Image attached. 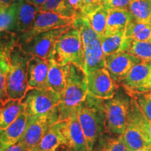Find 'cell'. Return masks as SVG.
Segmentation results:
<instances>
[{
  "instance_id": "29",
  "label": "cell",
  "mask_w": 151,
  "mask_h": 151,
  "mask_svg": "<svg viewBox=\"0 0 151 151\" xmlns=\"http://www.w3.org/2000/svg\"><path fill=\"white\" fill-rule=\"evenodd\" d=\"M109 10L100 6L86 16L90 25L100 37L104 35Z\"/></svg>"
},
{
  "instance_id": "39",
  "label": "cell",
  "mask_w": 151,
  "mask_h": 151,
  "mask_svg": "<svg viewBox=\"0 0 151 151\" xmlns=\"http://www.w3.org/2000/svg\"><path fill=\"white\" fill-rule=\"evenodd\" d=\"M14 0H0V7L6 8L14 3Z\"/></svg>"
},
{
  "instance_id": "18",
  "label": "cell",
  "mask_w": 151,
  "mask_h": 151,
  "mask_svg": "<svg viewBox=\"0 0 151 151\" xmlns=\"http://www.w3.org/2000/svg\"><path fill=\"white\" fill-rule=\"evenodd\" d=\"M151 82V62L141 61L134 66L119 86L127 91L146 86Z\"/></svg>"
},
{
  "instance_id": "36",
  "label": "cell",
  "mask_w": 151,
  "mask_h": 151,
  "mask_svg": "<svg viewBox=\"0 0 151 151\" xmlns=\"http://www.w3.org/2000/svg\"><path fill=\"white\" fill-rule=\"evenodd\" d=\"M5 151H25L24 146L20 142H18L12 145V146L9 147Z\"/></svg>"
},
{
  "instance_id": "5",
  "label": "cell",
  "mask_w": 151,
  "mask_h": 151,
  "mask_svg": "<svg viewBox=\"0 0 151 151\" xmlns=\"http://www.w3.org/2000/svg\"><path fill=\"white\" fill-rule=\"evenodd\" d=\"M32 57L17 43L11 55L7 93L10 99L22 100L29 90L27 83L28 62Z\"/></svg>"
},
{
  "instance_id": "27",
  "label": "cell",
  "mask_w": 151,
  "mask_h": 151,
  "mask_svg": "<svg viewBox=\"0 0 151 151\" xmlns=\"http://www.w3.org/2000/svg\"><path fill=\"white\" fill-rule=\"evenodd\" d=\"M127 9L133 20L143 23H151V0H134Z\"/></svg>"
},
{
  "instance_id": "35",
  "label": "cell",
  "mask_w": 151,
  "mask_h": 151,
  "mask_svg": "<svg viewBox=\"0 0 151 151\" xmlns=\"http://www.w3.org/2000/svg\"><path fill=\"white\" fill-rule=\"evenodd\" d=\"M69 2L75 9V10L77 11V14L78 15L81 8H82L83 0H69ZM78 15H77V16H78Z\"/></svg>"
},
{
  "instance_id": "6",
  "label": "cell",
  "mask_w": 151,
  "mask_h": 151,
  "mask_svg": "<svg viewBox=\"0 0 151 151\" xmlns=\"http://www.w3.org/2000/svg\"><path fill=\"white\" fill-rule=\"evenodd\" d=\"M106 111V132L122 135L127 123L131 95L120 86L112 98L104 100Z\"/></svg>"
},
{
  "instance_id": "16",
  "label": "cell",
  "mask_w": 151,
  "mask_h": 151,
  "mask_svg": "<svg viewBox=\"0 0 151 151\" xmlns=\"http://www.w3.org/2000/svg\"><path fill=\"white\" fill-rule=\"evenodd\" d=\"M49 69V60L37 56H32L28 62L27 83L29 89L48 88L47 77Z\"/></svg>"
},
{
  "instance_id": "7",
  "label": "cell",
  "mask_w": 151,
  "mask_h": 151,
  "mask_svg": "<svg viewBox=\"0 0 151 151\" xmlns=\"http://www.w3.org/2000/svg\"><path fill=\"white\" fill-rule=\"evenodd\" d=\"M122 138L127 151H134L143 147L151 146L149 136V120L141 112L132 97L127 123Z\"/></svg>"
},
{
  "instance_id": "21",
  "label": "cell",
  "mask_w": 151,
  "mask_h": 151,
  "mask_svg": "<svg viewBox=\"0 0 151 151\" xmlns=\"http://www.w3.org/2000/svg\"><path fill=\"white\" fill-rule=\"evenodd\" d=\"M27 115L22 113L8 127L0 130V141L8 147L18 143L25 129Z\"/></svg>"
},
{
  "instance_id": "15",
  "label": "cell",
  "mask_w": 151,
  "mask_h": 151,
  "mask_svg": "<svg viewBox=\"0 0 151 151\" xmlns=\"http://www.w3.org/2000/svg\"><path fill=\"white\" fill-rule=\"evenodd\" d=\"M142 60L127 52H119L106 56L105 68L113 81L119 85L133 68Z\"/></svg>"
},
{
  "instance_id": "24",
  "label": "cell",
  "mask_w": 151,
  "mask_h": 151,
  "mask_svg": "<svg viewBox=\"0 0 151 151\" xmlns=\"http://www.w3.org/2000/svg\"><path fill=\"white\" fill-rule=\"evenodd\" d=\"M62 145H65V139L58 122L49 129L39 143L32 149L38 151H57Z\"/></svg>"
},
{
  "instance_id": "33",
  "label": "cell",
  "mask_w": 151,
  "mask_h": 151,
  "mask_svg": "<svg viewBox=\"0 0 151 151\" xmlns=\"http://www.w3.org/2000/svg\"><path fill=\"white\" fill-rule=\"evenodd\" d=\"M134 0H101V5L107 10L113 9H127Z\"/></svg>"
},
{
  "instance_id": "37",
  "label": "cell",
  "mask_w": 151,
  "mask_h": 151,
  "mask_svg": "<svg viewBox=\"0 0 151 151\" xmlns=\"http://www.w3.org/2000/svg\"><path fill=\"white\" fill-rule=\"evenodd\" d=\"M126 91H127V90H126ZM127 92H151V82L148 85H146V86L140 87V88H136L134 90H130V91H127Z\"/></svg>"
},
{
  "instance_id": "22",
  "label": "cell",
  "mask_w": 151,
  "mask_h": 151,
  "mask_svg": "<svg viewBox=\"0 0 151 151\" xmlns=\"http://www.w3.org/2000/svg\"><path fill=\"white\" fill-rule=\"evenodd\" d=\"M132 41V39L124 37V32L101 37V46L105 56L119 52H126Z\"/></svg>"
},
{
  "instance_id": "42",
  "label": "cell",
  "mask_w": 151,
  "mask_h": 151,
  "mask_svg": "<svg viewBox=\"0 0 151 151\" xmlns=\"http://www.w3.org/2000/svg\"><path fill=\"white\" fill-rule=\"evenodd\" d=\"M149 136L151 141V121H149Z\"/></svg>"
},
{
  "instance_id": "28",
  "label": "cell",
  "mask_w": 151,
  "mask_h": 151,
  "mask_svg": "<svg viewBox=\"0 0 151 151\" xmlns=\"http://www.w3.org/2000/svg\"><path fill=\"white\" fill-rule=\"evenodd\" d=\"M41 10L50 11L63 17L73 19L78 15L77 11L69 2V0H46Z\"/></svg>"
},
{
  "instance_id": "11",
  "label": "cell",
  "mask_w": 151,
  "mask_h": 151,
  "mask_svg": "<svg viewBox=\"0 0 151 151\" xmlns=\"http://www.w3.org/2000/svg\"><path fill=\"white\" fill-rule=\"evenodd\" d=\"M65 146L71 151H89L76 110L65 120L58 121Z\"/></svg>"
},
{
  "instance_id": "2",
  "label": "cell",
  "mask_w": 151,
  "mask_h": 151,
  "mask_svg": "<svg viewBox=\"0 0 151 151\" xmlns=\"http://www.w3.org/2000/svg\"><path fill=\"white\" fill-rule=\"evenodd\" d=\"M88 93L87 74L84 69L74 64H69L67 85L60 95V100L58 106L60 112L59 121L65 120L83 101Z\"/></svg>"
},
{
  "instance_id": "30",
  "label": "cell",
  "mask_w": 151,
  "mask_h": 151,
  "mask_svg": "<svg viewBox=\"0 0 151 151\" xmlns=\"http://www.w3.org/2000/svg\"><path fill=\"white\" fill-rule=\"evenodd\" d=\"M16 28V6L14 3L6 8L0 7V34L9 32Z\"/></svg>"
},
{
  "instance_id": "8",
  "label": "cell",
  "mask_w": 151,
  "mask_h": 151,
  "mask_svg": "<svg viewBox=\"0 0 151 151\" xmlns=\"http://www.w3.org/2000/svg\"><path fill=\"white\" fill-rule=\"evenodd\" d=\"M60 120L58 106L55 107L44 114L27 116L25 129L19 140L25 151H29L37 146L45 134L53 124Z\"/></svg>"
},
{
  "instance_id": "23",
  "label": "cell",
  "mask_w": 151,
  "mask_h": 151,
  "mask_svg": "<svg viewBox=\"0 0 151 151\" xmlns=\"http://www.w3.org/2000/svg\"><path fill=\"white\" fill-rule=\"evenodd\" d=\"M24 111L25 107L22 100L10 99L0 107V130L8 127Z\"/></svg>"
},
{
  "instance_id": "40",
  "label": "cell",
  "mask_w": 151,
  "mask_h": 151,
  "mask_svg": "<svg viewBox=\"0 0 151 151\" xmlns=\"http://www.w3.org/2000/svg\"><path fill=\"white\" fill-rule=\"evenodd\" d=\"M57 151H71V150H69V149L65 145H62V146H60V148L58 149V150Z\"/></svg>"
},
{
  "instance_id": "10",
  "label": "cell",
  "mask_w": 151,
  "mask_h": 151,
  "mask_svg": "<svg viewBox=\"0 0 151 151\" xmlns=\"http://www.w3.org/2000/svg\"><path fill=\"white\" fill-rule=\"evenodd\" d=\"M74 19L66 18L50 11H40L36 17L32 27L18 38L20 45L25 44L39 34L72 24Z\"/></svg>"
},
{
  "instance_id": "20",
  "label": "cell",
  "mask_w": 151,
  "mask_h": 151,
  "mask_svg": "<svg viewBox=\"0 0 151 151\" xmlns=\"http://www.w3.org/2000/svg\"><path fill=\"white\" fill-rule=\"evenodd\" d=\"M133 20L127 9H113L109 10L104 35H112L125 31L127 24Z\"/></svg>"
},
{
  "instance_id": "14",
  "label": "cell",
  "mask_w": 151,
  "mask_h": 151,
  "mask_svg": "<svg viewBox=\"0 0 151 151\" xmlns=\"http://www.w3.org/2000/svg\"><path fill=\"white\" fill-rule=\"evenodd\" d=\"M87 83L88 93L104 100L112 98L120 87L106 68L88 73Z\"/></svg>"
},
{
  "instance_id": "26",
  "label": "cell",
  "mask_w": 151,
  "mask_h": 151,
  "mask_svg": "<svg viewBox=\"0 0 151 151\" xmlns=\"http://www.w3.org/2000/svg\"><path fill=\"white\" fill-rule=\"evenodd\" d=\"M124 37L136 41L151 42V23L132 20L126 27Z\"/></svg>"
},
{
  "instance_id": "45",
  "label": "cell",
  "mask_w": 151,
  "mask_h": 151,
  "mask_svg": "<svg viewBox=\"0 0 151 151\" xmlns=\"http://www.w3.org/2000/svg\"><path fill=\"white\" fill-rule=\"evenodd\" d=\"M150 151H151V148H150Z\"/></svg>"
},
{
  "instance_id": "43",
  "label": "cell",
  "mask_w": 151,
  "mask_h": 151,
  "mask_svg": "<svg viewBox=\"0 0 151 151\" xmlns=\"http://www.w3.org/2000/svg\"><path fill=\"white\" fill-rule=\"evenodd\" d=\"M3 146H6V145L3 144V143H1V141H0V148H1V147H3ZM7 147H8V146H7Z\"/></svg>"
},
{
  "instance_id": "17",
  "label": "cell",
  "mask_w": 151,
  "mask_h": 151,
  "mask_svg": "<svg viewBox=\"0 0 151 151\" xmlns=\"http://www.w3.org/2000/svg\"><path fill=\"white\" fill-rule=\"evenodd\" d=\"M16 6V33L23 34L32 27L36 17L41 9L28 1V0H14Z\"/></svg>"
},
{
  "instance_id": "3",
  "label": "cell",
  "mask_w": 151,
  "mask_h": 151,
  "mask_svg": "<svg viewBox=\"0 0 151 151\" xmlns=\"http://www.w3.org/2000/svg\"><path fill=\"white\" fill-rule=\"evenodd\" d=\"M72 25L79 30L84 50V71L88 73L105 68L106 56L101 37L92 29L86 17H76Z\"/></svg>"
},
{
  "instance_id": "1",
  "label": "cell",
  "mask_w": 151,
  "mask_h": 151,
  "mask_svg": "<svg viewBox=\"0 0 151 151\" xmlns=\"http://www.w3.org/2000/svg\"><path fill=\"white\" fill-rule=\"evenodd\" d=\"M76 112L86 137L89 151H92L99 137L106 132V111L104 99L88 93L76 107Z\"/></svg>"
},
{
  "instance_id": "41",
  "label": "cell",
  "mask_w": 151,
  "mask_h": 151,
  "mask_svg": "<svg viewBox=\"0 0 151 151\" xmlns=\"http://www.w3.org/2000/svg\"><path fill=\"white\" fill-rule=\"evenodd\" d=\"M151 146H147V147H143V148L137 149V150H134V151H150Z\"/></svg>"
},
{
  "instance_id": "38",
  "label": "cell",
  "mask_w": 151,
  "mask_h": 151,
  "mask_svg": "<svg viewBox=\"0 0 151 151\" xmlns=\"http://www.w3.org/2000/svg\"><path fill=\"white\" fill-rule=\"evenodd\" d=\"M28 1L41 9V7L46 3V0H28Z\"/></svg>"
},
{
  "instance_id": "13",
  "label": "cell",
  "mask_w": 151,
  "mask_h": 151,
  "mask_svg": "<svg viewBox=\"0 0 151 151\" xmlns=\"http://www.w3.org/2000/svg\"><path fill=\"white\" fill-rule=\"evenodd\" d=\"M18 39L13 33L0 37V107L10 100L7 93V84L11 67V55L13 48L18 43Z\"/></svg>"
},
{
  "instance_id": "31",
  "label": "cell",
  "mask_w": 151,
  "mask_h": 151,
  "mask_svg": "<svg viewBox=\"0 0 151 151\" xmlns=\"http://www.w3.org/2000/svg\"><path fill=\"white\" fill-rule=\"evenodd\" d=\"M127 52L146 62H151V42L139 41L132 39Z\"/></svg>"
},
{
  "instance_id": "32",
  "label": "cell",
  "mask_w": 151,
  "mask_h": 151,
  "mask_svg": "<svg viewBox=\"0 0 151 151\" xmlns=\"http://www.w3.org/2000/svg\"><path fill=\"white\" fill-rule=\"evenodd\" d=\"M127 92L134 99L143 114L149 121H151V92Z\"/></svg>"
},
{
  "instance_id": "4",
  "label": "cell",
  "mask_w": 151,
  "mask_h": 151,
  "mask_svg": "<svg viewBox=\"0 0 151 151\" xmlns=\"http://www.w3.org/2000/svg\"><path fill=\"white\" fill-rule=\"evenodd\" d=\"M49 60L59 65L74 64L84 69V50L80 32L72 27L60 36L52 48Z\"/></svg>"
},
{
  "instance_id": "25",
  "label": "cell",
  "mask_w": 151,
  "mask_h": 151,
  "mask_svg": "<svg viewBox=\"0 0 151 151\" xmlns=\"http://www.w3.org/2000/svg\"><path fill=\"white\" fill-rule=\"evenodd\" d=\"M92 151H127L122 135L105 132L99 137Z\"/></svg>"
},
{
  "instance_id": "34",
  "label": "cell",
  "mask_w": 151,
  "mask_h": 151,
  "mask_svg": "<svg viewBox=\"0 0 151 151\" xmlns=\"http://www.w3.org/2000/svg\"><path fill=\"white\" fill-rule=\"evenodd\" d=\"M101 6V0H83L82 8L77 17H86Z\"/></svg>"
},
{
  "instance_id": "12",
  "label": "cell",
  "mask_w": 151,
  "mask_h": 151,
  "mask_svg": "<svg viewBox=\"0 0 151 151\" xmlns=\"http://www.w3.org/2000/svg\"><path fill=\"white\" fill-rule=\"evenodd\" d=\"M72 27L71 25L49 30L34 37L27 43L21 46L26 52L32 56L48 60L55 43L62 34Z\"/></svg>"
},
{
  "instance_id": "9",
  "label": "cell",
  "mask_w": 151,
  "mask_h": 151,
  "mask_svg": "<svg viewBox=\"0 0 151 151\" xmlns=\"http://www.w3.org/2000/svg\"><path fill=\"white\" fill-rule=\"evenodd\" d=\"M60 100V94L50 88H33L28 90L22 101L27 116H37L58 106Z\"/></svg>"
},
{
  "instance_id": "19",
  "label": "cell",
  "mask_w": 151,
  "mask_h": 151,
  "mask_svg": "<svg viewBox=\"0 0 151 151\" xmlns=\"http://www.w3.org/2000/svg\"><path fill=\"white\" fill-rule=\"evenodd\" d=\"M69 72V65H59L52 60H49V69L47 77L48 88L60 95L67 85Z\"/></svg>"
},
{
  "instance_id": "44",
  "label": "cell",
  "mask_w": 151,
  "mask_h": 151,
  "mask_svg": "<svg viewBox=\"0 0 151 151\" xmlns=\"http://www.w3.org/2000/svg\"><path fill=\"white\" fill-rule=\"evenodd\" d=\"M29 151H38V150H35V149H32V150H30Z\"/></svg>"
}]
</instances>
